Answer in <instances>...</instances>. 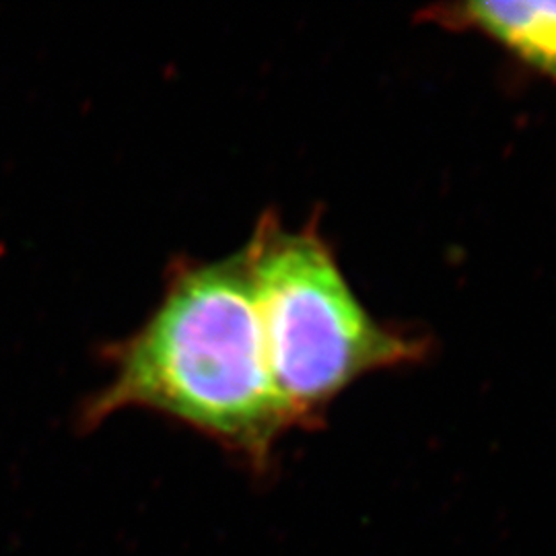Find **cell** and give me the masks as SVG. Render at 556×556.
I'll return each instance as SVG.
<instances>
[{
  "label": "cell",
  "instance_id": "2",
  "mask_svg": "<svg viewBox=\"0 0 556 556\" xmlns=\"http://www.w3.org/2000/svg\"><path fill=\"white\" fill-rule=\"evenodd\" d=\"M241 256L270 376L293 425L355 379L420 355L418 342L369 316L318 231H287L266 215Z\"/></svg>",
  "mask_w": 556,
  "mask_h": 556
},
{
  "label": "cell",
  "instance_id": "3",
  "mask_svg": "<svg viewBox=\"0 0 556 556\" xmlns=\"http://www.w3.org/2000/svg\"><path fill=\"white\" fill-rule=\"evenodd\" d=\"M441 20L484 34L556 80V2H466L450 7Z\"/></svg>",
  "mask_w": 556,
  "mask_h": 556
},
{
  "label": "cell",
  "instance_id": "1",
  "mask_svg": "<svg viewBox=\"0 0 556 556\" xmlns=\"http://www.w3.org/2000/svg\"><path fill=\"white\" fill-rule=\"evenodd\" d=\"M108 357L112 381L80 410L87 429L119 410H153L264 468L293 425L270 376L241 252L176 264L157 309Z\"/></svg>",
  "mask_w": 556,
  "mask_h": 556
}]
</instances>
